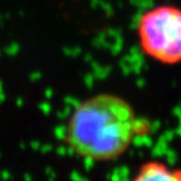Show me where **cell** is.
Returning a JSON list of instances; mask_svg holds the SVG:
<instances>
[{"label": "cell", "instance_id": "cell-2", "mask_svg": "<svg viewBox=\"0 0 181 181\" xmlns=\"http://www.w3.org/2000/svg\"><path fill=\"white\" fill-rule=\"evenodd\" d=\"M136 32L146 56L168 66L181 62V8L172 5L151 8L140 17Z\"/></svg>", "mask_w": 181, "mask_h": 181}, {"label": "cell", "instance_id": "cell-3", "mask_svg": "<svg viewBox=\"0 0 181 181\" xmlns=\"http://www.w3.org/2000/svg\"><path fill=\"white\" fill-rule=\"evenodd\" d=\"M134 180H175L181 181V169L170 168L164 163L147 162L141 165Z\"/></svg>", "mask_w": 181, "mask_h": 181}, {"label": "cell", "instance_id": "cell-14", "mask_svg": "<svg viewBox=\"0 0 181 181\" xmlns=\"http://www.w3.org/2000/svg\"><path fill=\"white\" fill-rule=\"evenodd\" d=\"M19 15H21V17H23V15H24V12H23V11H19Z\"/></svg>", "mask_w": 181, "mask_h": 181}, {"label": "cell", "instance_id": "cell-4", "mask_svg": "<svg viewBox=\"0 0 181 181\" xmlns=\"http://www.w3.org/2000/svg\"><path fill=\"white\" fill-rule=\"evenodd\" d=\"M20 50V45L15 42H12L9 46L5 48V53L7 54L8 56H15Z\"/></svg>", "mask_w": 181, "mask_h": 181}, {"label": "cell", "instance_id": "cell-15", "mask_svg": "<svg viewBox=\"0 0 181 181\" xmlns=\"http://www.w3.org/2000/svg\"><path fill=\"white\" fill-rule=\"evenodd\" d=\"M0 156H1V153H0Z\"/></svg>", "mask_w": 181, "mask_h": 181}, {"label": "cell", "instance_id": "cell-5", "mask_svg": "<svg viewBox=\"0 0 181 181\" xmlns=\"http://www.w3.org/2000/svg\"><path fill=\"white\" fill-rule=\"evenodd\" d=\"M11 174H10L8 170H1L0 171V178L2 179V180H8V179L11 178Z\"/></svg>", "mask_w": 181, "mask_h": 181}, {"label": "cell", "instance_id": "cell-7", "mask_svg": "<svg viewBox=\"0 0 181 181\" xmlns=\"http://www.w3.org/2000/svg\"><path fill=\"white\" fill-rule=\"evenodd\" d=\"M39 78V73H32L31 76H30V79L31 80H36Z\"/></svg>", "mask_w": 181, "mask_h": 181}, {"label": "cell", "instance_id": "cell-12", "mask_svg": "<svg viewBox=\"0 0 181 181\" xmlns=\"http://www.w3.org/2000/svg\"><path fill=\"white\" fill-rule=\"evenodd\" d=\"M20 147H21L22 150H23V148H25V144H24V143H21V144H20Z\"/></svg>", "mask_w": 181, "mask_h": 181}, {"label": "cell", "instance_id": "cell-10", "mask_svg": "<svg viewBox=\"0 0 181 181\" xmlns=\"http://www.w3.org/2000/svg\"><path fill=\"white\" fill-rule=\"evenodd\" d=\"M24 179H25V180H31V176H30L29 174H25L24 175Z\"/></svg>", "mask_w": 181, "mask_h": 181}, {"label": "cell", "instance_id": "cell-8", "mask_svg": "<svg viewBox=\"0 0 181 181\" xmlns=\"http://www.w3.org/2000/svg\"><path fill=\"white\" fill-rule=\"evenodd\" d=\"M5 99H6V96H5V94H3V90H2V92H0V104H2V103L5 102Z\"/></svg>", "mask_w": 181, "mask_h": 181}, {"label": "cell", "instance_id": "cell-9", "mask_svg": "<svg viewBox=\"0 0 181 181\" xmlns=\"http://www.w3.org/2000/svg\"><path fill=\"white\" fill-rule=\"evenodd\" d=\"M31 146H32L33 148H37V147H38V143H37V142H32V143H31Z\"/></svg>", "mask_w": 181, "mask_h": 181}, {"label": "cell", "instance_id": "cell-6", "mask_svg": "<svg viewBox=\"0 0 181 181\" xmlns=\"http://www.w3.org/2000/svg\"><path fill=\"white\" fill-rule=\"evenodd\" d=\"M15 103H17V106H18V107H21V106L23 105V100H22L21 97H18L17 100H15Z\"/></svg>", "mask_w": 181, "mask_h": 181}, {"label": "cell", "instance_id": "cell-11", "mask_svg": "<svg viewBox=\"0 0 181 181\" xmlns=\"http://www.w3.org/2000/svg\"><path fill=\"white\" fill-rule=\"evenodd\" d=\"M41 107H42V108H43V109H44V110H48V107H47V106H45V105H42V106H41Z\"/></svg>", "mask_w": 181, "mask_h": 181}, {"label": "cell", "instance_id": "cell-1", "mask_svg": "<svg viewBox=\"0 0 181 181\" xmlns=\"http://www.w3.org/2000/svg\"><path fill=\"white\" fill-rule=\"evenodd\" d=\"M141 129L128 100L116 94L99 93L75 106L64 139L70 154L92 162H109L129 150Z\"/></svg>", "mask_w": 181, "mask_h": 181}, {"label": "cell", "instance_id": "cell-13", "mask_svg": "<svg viewBox=\"0 0 181 181\" xmlns=\"http://www.w3.org/2000/svg\"><path fill=\"white\" fill-rule=\"evenodd\" d=\"M0 92H2V81H0Z\"/></svg>", "mask_w": 181, "mask_h": 181}]
</instances>
